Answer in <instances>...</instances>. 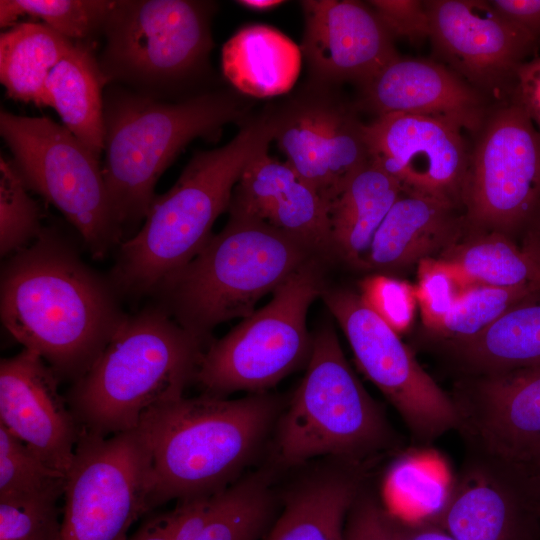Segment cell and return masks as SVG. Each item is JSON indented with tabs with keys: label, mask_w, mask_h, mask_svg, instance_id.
<instances>
[{
	"label": "cell",
	"mask_w": 540,
	"mask_h": 540,
	"mask_svg": "<svg viewBox=\"0 0 540 540\" xmlns=\"http://www.w3.org/2000/svg\"><path fill=\"white\" fill-rule=\"evenodd\" d=\"M359 287L364 302L396 333L411 326L417 305L414 286L378 273L364 278Z\"/></svg>",
	"instance_id": "obj_38"
},
{
	"label": "cell",
	"mask_w": 540,
	"mask_h": 540,
	"mask_svg": "<svg viewBox=\"0 0 540 540\" xmlns=\"http://www.w3.org/2000/svg\"><path fill=\"white\" fill-rule=\"evenodd\" d=\"M321 297L342 328L359 368L392 404L415 441L430 444L449 431H459L461 416L454 398L359 293L325 287Z\"/></svg>",
	"instance_id": "obj_13"
},
{
	"label": "cell",
	"mask_w": 540,
	"mask_h": 540,
	"mask_svg": "<svg viewBox=\"0 0 540 540\" xmlns=\"http://www.w3.org/2000/svg\"><path fill=\"white\" fill-rule=\"evenodd\" d=\"M329 85L309 83L276 105L274 139L287 162L329 204L370 162L355 104Z\"/></svg>",
	"instance_id": "obj_14"
},
{
	"label": "cell",
	"mask_w": 540,
	"mask_h": 540,
	"mask_svg": "<svg viewBox=\"0 0 540 540\" xmlns=\"http://www.w3.org/2000/svg\"><path fill=\"white\" fill-rule=\"evenodd\" d=\"M362 489L357 468L314 474L289 491L260 540H344L347 515Z\"/></svg>",
	"instance_id": "obj_25"
},
{
	"label": "cell",
	"mask_w": 540,
	"mask_h": 540,
	"mask_svg": "<svg viewBox=\"0 0 540 540\" xmlns=\"http://www.w3.org/2000/svg\"><path fill=\"white\" fill-rule=\"evenodd\" d=\"M246 108L229 90L170 102L110 84L104 92L102 171L121 231L144 220L159 177L188 143L214 138L224 125L243 119Z\"/></svg>",
	"instance_id": "obj_5"
},
{
	"label": "cell",
	"mask_w": 540,
	"mask_h": 540,
	"mask_svg": "<svg viewBox=\"0 0 540 540\" xmlns=\"http://www.w3.org/2000/svg\"><path fill=\"white\" fill-rule=\"evenodd\" d=\"M525 245L522 247L530 258L537 275V282L540 288V216L526 231Z\"/></svg>",
	"instance_id": "obj_45"
},
{
	"label": "cell",
	"mask_w": 540,
	"mask_h": 540,
	"mask_svg": "<svg viewBox=\"0 0 540 540\" xmlns=\"http://www.w3.org/2000/svg\"><path fill=\"white\" fill-rule=\"evenodd\" d=\"M214 3L192 0H112L99 65L107 85L156 99L200 76L213 47Z\"/></svg>",
	"instance_id": "obj_8"
},
{
	"label": "cell",
	"mask_w": 540,
	"mask_h": 540,
	"mask_svg": "<svg viewBox=\"0 0 540 540\" xmlns=\"http://www.w3.org/2000/svg\"><path fill=\"white\" fill-rule=\"evenodd\" d=\"M75 42L38 22H18L0 36V80L17 101L47 107L45 85Z\"/></svg>",
	"instance_id": "obj_29"
},
{
	"label": "cell",
	"mask_w": 540,
	"mask_h": 540,
	"mask_svg": "<svg viewBox=\"0 0 540 540\" xmlns=\"http://www.w3.org/2000/svg\"><path fill=\"white\" fill-rule=\"evenodd\" d=\"M445 119L390 113L363 125L370 161L414 193L462 204L471 147Z\"/></svg>",
	"instance_id": "obj_16"
},
{
	"label": "cell",
	"mask_w": 540,
	"mask_h": 540,
	"mask_svg": "<svg viewBox=\"0 0 540 540\" xmlns=\"http://www.w3.org/2000/svg\"><path fill=\"white\" fill-rule=\"evenodd\" d=\"M302 51L279 30L261 24L238 30L223 46L222 71L240 93L268 98L289 92L296 83Z\"/></svg>",
	"instance_id": "obj_26"
},
{
	"label": "cell",
	"mask_w": 540,
	"mask_h": 540,
	"mask_svg": "<svg viewBox=\"0 0 540 540\" xmlns=\"http://www.w3.org/2000/svg\"><path fill=\"white\" fill-rule=\"evenodd\" d=\"M537 291L533 286L501 288L476 284L460 296L435 332L455 339L456 343L472 338Z\"/></svg>",
	"instance_id": "obj_34"
},
{
	"label": "cell",
	"mask_w": 540,
	"mask_h": 540,
	"mask_svg": "<svg viewBox=\"0 0 540 540\" xmlns=\"http://www.w3.org/2000/svg\"><path fill=\"white\" fill-rule=\"evenodd\" d=\"M301 51L310 79L367 84L398 58L393 36L368 5L353 0H305Z\"/></svg>",
	"instance_id": "obj_18"
},
{
	"label": "cell",
	"mask_w": 540,
	"mask_h": 540,
	"mask_svg": "<svg viewBox=\"0 0 540 540\" xmlns=\"http://www.w3.org/2000/svg\"><path fill=\"white\" fill-rule=\"evenodd\" d=\"M228 212L261 220L302 240L316 254L334 252L327 204L287 161L268 151L243 171Z\"/></svg>",
	"instance_id": "obj_23"
},
{
	"label": "cell",
	"mask_w": 540,
	"mask_h": 540,
	"mask_svg": "<svg viewBox=\"0 0 540 540\" xmlns=\"http://www.w3.org/2000/svg\"><path fill=\"white\" fill-rule=\"evenodd\" d=\"M60 379L35 352L0 361V425L52 468L67 475L82 429Z\"/></svg>",
	"instance_id": "obj_17"
},
{
	"label": "cell",
	"mask_w": 540,
	"mask_h": 540,
	"mask_svg": "<svg viewBox=\"0 0 540 540\" xmlns=\"http://www.w3.org/2000/svg\"><path fill=\"white\" fill-rule=\"evenodd\" d=\"M112 0H1V28L12 27L23 16L43 24L73 42H94L103 34Z\"/></svg>",
	"instance_id": "obj_32"
},
{
	"label": "cell",
	"mask_w": 540,
	"mask_h": 540,
	"mask_svg": "<svg viewBox=\"0 0 540 540\" xmlns=\"http://www.w3.org/2000/svg\"><path fill=\"white\" fill-rule=\"evenodd\" d=\"M460 232L456 207L402 192L375 233L364 269L394 272L455 244Z\"/></svg>",
	"instance_id": "obj_24"
},
{
	"label": "cell",
	"mask_w": 540,
	"mask_h": 540,
	"mask_svg": "<svg viewBox=\"0 0 540 540\" xmlns=\"http://www.w3.org/2000/svg\"><path fill=\"white\" fill-rule=\"evenodd\" d=\"M276 129V106L269 105L224 146L193 154L175 184L155 196L139 231L118 246L108 277L118 294L155 295L200 252L243 171L268 151Z\"/></svg>",
	"instance_id": "obj_2"
},
{
	"label": "cell",
	"mask_w": 540,
	"mask_h": 540,
	"mask_svg": "<svg viewBox=\"0 0 540 540\" xmlns=\"http://www.w3.org/2000/svg\"><path fill=\"white\" fill-rule=\"evenodd\" d=\"M443 253L442 259L457 266L474 285L540 290L530 258L503 233L487 231Z\"/></svg>",
	"instance_id": "obj_31"
},
{
	"label": "cell",
	"mask_w": 540,
	"mask_h": 540,
	"mask_svg": "<svg viewBox=\"0 0 540 540\" xmlns=\"http://www.w3.org/2000/svg\"><path fill=\"white\" fill-rule=\"evenodd\" d=\"M430 36L443 64L491 101L510 97L518 67L538 43L488 1H424ZM442 63V62H441Z\"/></svg>",
	"instance_id": "obj_15"
},
{
	"label": "cell",
	"mask_w": 540,
	"mask_h": 540,
	"mask_svg": "<svg viewBox=\"0 0 540 540\" xmlns=\"http://www.w3.org/2000/svg\"><path fill=\"white\" fill-rule=\"evenodd\" d=\"M454 400L472 452L508 462L540 445V364L479 375Z\"/></svg>",
	"instance_id": "obj_19"
},
{
	"label": "cell",
	"mask_w": 540,
	"mask_h": 540,
	"mask_svg": "<svg viewBox=\"0 0 540 540\" xmlns=\"http://www.w3.org/2000/svg\"><path fill=\"white\" fill-rule=\"evenodd\" d=\"M494 103L441 62L399 56L360 87L358 110L448 120L475 134Z\"/></svg>",
	"instance_id": "obj_20"
},
{
	"label": "cell",
	"mask_w": 540,
	"mask_h": 540,
	"mask_svg": "<svg viewBox=\"0 0 540 540\" xmlns=\"http://www.w3.org/2000/svg\"><path fill=\"white\" fill-rule=\"evenodd\" d=\"M94 42H75L50 72L47 107L56 110L65 126L97 158L104 149V93L107 85Z\"/></svg>",
	"instance_id": "obj_27"
},
{
	"label": "cell",
	"mask_w": 540,
	"mask_h": 540,
	"mask_svg": "<svg viewBox=\"0 0 540 540\" xmlns=\"http://www.w3.org/2000/svg\"><path fill=\"white\" fill-rule=\"evenodd\" d=\"M402 192L400 183L371 161L358 171L328 207L334 252L364 268L373 237Z\"/></svg>",
	"instance_id": "obj_28"
},
{
	"label": "cell",
	"mask_w": 540,
	"mask_h": 540,
	"mask_svg": "<svg viewBox=\"0 0 540 540\" xmlns=\"http://www.w3.org/2000/svg\"><path fill=\"white\" fill-rule=\"evenodd\" d=\"M494 461L500 465L540 519V445L519 459L508 462Z\"/></svg>",
	"instance_id": "obj_41"
},
{
	"label": "cell",
	"mask_w": 540,
	"mask_h": 540,
	"mask_svg": "<svg viewBox=\"0 0 540 540\" xmlns=\"http://www.w3.org/2000/svg\"><path fill=\"white\" fill-rule=\"evenodd\" d=\"M66 479L0 425V500L59 502Z\"/></svg>",
	"instance_id": "obj_33"
},
{
	"label": "cell",
	"mask_w": 540,
	"mask_h": 540,
	"mask_svg": "<svg viewBox=\"0 0 540 540\" xmlns=\"http://www.w3.org/2000/svg\"><path fill=\"white\" fill-rule=\"evenodd\" d=\"M0 134L26 187L65 216L94 259L120 245L100 159L65 126L1 110Z\"/></svg>",
	"instance_id": "obj_10"
},
{
	"label": "cell",
	"mask_w": 540,
	"mask_h": 540,
	"mask_svg": "<svg viewBox=\"0 0 540 540\" xmlns=\"http://www.w3.org/2000/svg\"><path fill=\"white\" fill-rule=\"evenodd\" d=\"M278 411L277 398L260 392L240 399L183 396L145 413L138 428L151 457L150 513L236 482Z\"/></svg>",
	"instance_id": "obj_3"
},
{
	"label": "cell",
	"mask_w": 540,
	"mask_h": 540,
	"mask_svg": "<svg viewBox=\"0 0 540 540\" xmlns=\"http://www.w3.org/2000/svg\"><path fill=\"white\" fill-rule=\"evenodd\" d=\"M520 105L540 132V57L534 56L517 69L509 97Z\"/></svg>",
	"instance_id": "obj_42"
},
{
	"label": "cell",
	"mask_w": 540,
	"mask_h": 540,
	"mask_svg": "<svg viewBox=\"0 0 540 540\" xmlns=\"http://www.w3.org/2000/svg\"><path fill=\"white\" fill-rule=\"evenodd\" d=\"M12 161L0 157V254L13 255L39 237L43 228L37 203Z\"/></svg>",
	"instance_id": "obj_35"
},
{
	"label": "cell",
	"mask_w": 540,
	"mask_h": 540,
	"mask_svg": "<svg viewBox=\"0 0 540 540\" xmlns=\"http://www.w3.org/2000/svg\"><path fill=\"white\" fill-rule=\"evenodd\" d=\"M472 286L457 266L442 258L420 261L414 287L424 324L436 331L460 296Z\"/></svg>",
	"instance_id": "obj_36"
},
{
	"label": "cell",
	"mask_w": 540,
	"mask_h": 540,
	"mask_svg": "<svg viewBox=\"0 0 540 540\" xmlns=\"http://www.w3.org/2000/svg\"><path fill=\"white\" fill-rule=\"evenodd\" d=\"M456 349L478 376L540 364V302L526 298Z\"/></svg>",
	"instance_id": "obj_30"
},
{
	"label": "cell",
	"mask_w": 540,
	"mask_h": 540,
	"mask_svg": "<svg viewBox=\"0 0 540 540\" xmlns=\"http://www.w3.org/2000/svg\"><path fill=\"white\" fill-rule=\"evenodd\" d=\"M425 517L455 540H540V519L521 492L495 461L473 452Z\"/></svg>",
	"instance_id": "obj_21"
},
{
	"label": "cell",
	"mask_w": 540,
	"mask_h": 540,
	"mask_svg": "<svg viewBox=\"0 0 540 540\" xmlns=\"http://www.w3.org/2000/svg\"><path fill=\"white\" fill-rule=\"evenodd\" d=\"M208 344L159 303L126 315L65 394L82 432L108 437L135 429L149 410L183 397Z\"/></svg>",
	"instance_id": "obj_4"
},
{
	"label": "cell",
	"mask_w": 540,
	"mask_h": 540,
	"mask_svg": "<svg viewBox=\"0 0 540 540\" xmlns=\"http://www.w3.org/2000/svg\"><path fill=\"white\" fill-rule=\"evenodd\" d=\"M325 288L317 256L279 285L272 299L205 348L194 382L203 394L265 392L308 362L312 336L306 317Z\"/></svg>",
	"instance_id": "obj_9"
},
{
	"label": "cell",
	"mask_w": 540,
	"mask_h": 540,
	"mask_svg": "<svg viewBox=\"0 0 540 540\" xmlns=\"http://www.w3.org/2000/svg\"><path fill=\"white\" fill-rule=\"evenodd\" d=\"M66 476L61 540H128L150 513L151 457L138 427L108 437L82 432Z\"/></svg>",
	"instance_id": "obj_11"
},
{
	"label": "cell",
	"mask_w": 540,
	"mask_h": 540,
	"mask_svg": "<svg viewBox=\"0 0 540 540\" xmlns=\"http://www.w3.org/2000/svg\"><path fill=\"white\" fill-rule=\"evenodd\" d=\"M492 8L540 44V0H490Z\"/></svg>",
	"instance_id": "obj_43"
},
{
	"label": "cell",
	"mask_w": 540,
	"mask_h": 540,
	"mask_svg": "<svg viewBox=\"0 0 540 540\" xmlns=\"http://www.w3.org/2000/svg\"><path fill=\"white\" fill-rule=\"evenodd\" d=\"M109 278L101 277L52 229L11 255L1 271L5 329L38 354L60 381L82 377L125 314Z\"/></svg>",
	"instance_id": "obj_1"
},
{
	"label": "cell",
	"mask_w": 540,
	"mask_h": 540,
	"mask_svg": "<svg viewBox=\"0 0 540 540\" xmlns=\"http://www.w3.org/2000/svg\"><path fill=\"white\" fill-rule=\"evenodd\" d=\"M316 253L267 223L229 213L224 228L155 296L182 327L208 342L220 323L246 318L257 302Z\"/></svg>",
	"instance_id": "obj_6"
},
{
	"label": "cell",
	"mask_w": 540,
	"mask_h": 540,
	"mask_svg": "<svg viewBox=\"0 0 540 540\" xmlns=\"http://www.w3.org/2000/svg\"><path fill=\"white\" fill-rule=\"evenodd\" d=\"M275 511L270 476L256 472L212 495L147 514L128 540H260Z\"/></svg>",
	"instance_id": "obj_22"
},
{
	"label": "cell",
	"mask_w": 540,
	"mask_h": 540,
	"mask_svg": "<svg viewBox=\"0 0 540 540\" xmlns=\"http://www.w3.org/2000/svg\"><path fill=\"white\" fill-rule=\"evenodd\" d=\"M475 141L463 191L468 221L505 235L540 216V132L510 98L493 104Z\"/></svg>",
	"instance_id": "obj_12"
},
{
	"label": "cell",
	"mask_w": 540,
	"mask_h": 540,
	"mask_svg": "<svg viewBox=\"0 0 540 540\" xmlns=\"http://www.w3.org/2000/svg\"><path fill=\"white\" fill-rule=\"evenodd\" d=\"M396 540H455L425 516L406 519L391 513Z\"/></svg>",
	"instance_id": "obj_44"
},
{
	"label": "cell",
	"mask_w": 540,
	"mask_h": 540,
	"mask_svg": "<svg viewBox=\"0 0 540 540\" xmlns=\"http://www.w3.org/2000/svg\"><path fill=\"white\" fill-rule=\"evenodd\" d=\"M344 540H396L391 512L364 489L347 515Z\"/></svg>",
	"instance_id": "obj_40"
},
{
	"label": "cell",
	"mask_w": 540,
	"mask_h": 540,
	"mask_svg": "<svg viewBox=\"0 0 540 540\" xmlns=\"http://www.w3.org/2000/svg\"><path fill=\"white\" fill-rule=\"evenodd\" d=\"M240 5H243L247 8L254 9L257 11H266L274 7H277L284 3L280 0H243L237 2Z\"/></svg>",
	"instance_id": "obj_46"
},
{
	"label": "cell",
	"mask_w": 540,
	"mask_h": 540,
	"mask_svg": "<svg viewBox=\"0 0 540 540\" xmlns=\"http://www.w3.org/2000/svg\"><path fill=\"white\" fill-rule=\"evenodd\" d=\"M367 4L380 18L390 34L412 43L430 36V21L424 1L372 0Z\"/></svg>",
	"instance_id": "obj_39"
},
{
	"label": "cell",
	"mask_w": 540,
	"mask_h": 540,
	"mask_svg": "<svg viewBox=\"0 0 540 540\" xmlns=\"http://www.w3.org/2000/svg\"><path fill=\"white\" fill-rule=\"evenodd\" d=\"M398 443L382 408L346 360L334 329L322 326L312 336L307 370L279 420L277 463L294 467L331 456L359 469Z\"/></svg>",
	"instance_id": "obj_7"
},
{
	"label": "cell",
	"mask_w": 540,
	"mask_h": 540,
	"mask_svg": "<svg viewBox=\"0 0 540 540\" xmlns=\"http://www.w3.org/2000/svg\"><path fill=\"white\" fill-rule=\"evenodd\" d=\"M58 502L0 500V540H61Z\"/></svg>",
	"instance_id": "obj_37"
}]
</instances>
